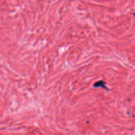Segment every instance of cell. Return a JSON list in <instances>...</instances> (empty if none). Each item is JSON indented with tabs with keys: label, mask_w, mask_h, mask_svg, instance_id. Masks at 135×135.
<instances>
[{
	"label": "cell",
	"mask_w": 135,
	"mask_h": 135,
	"mask_svg": "<svg viewBox=\"0 0 135 135\" xmlns=\"http://www.w3.org/2000/svg\"><path fill=\"white\" fill-rule=\"evenodd\" d=\"M105 82L104 81H98L96 82L94 86L95 87H102V88H104L105 89H107V88L106 87H105Z\"/></svg>",
	"instance_id": "cell-1"
}]
</instances>
